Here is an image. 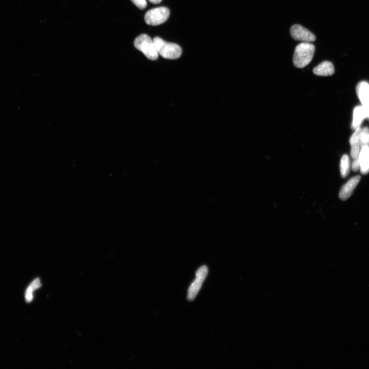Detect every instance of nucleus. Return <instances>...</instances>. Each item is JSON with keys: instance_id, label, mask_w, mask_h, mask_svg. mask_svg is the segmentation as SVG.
I'll list each match as a JSON object with an SVG mask.
<instances>
[{"instance_id": "nucleus-14", "label": "nucleus", "mask_w": 369, "mask_h": 369, "mask_svg": "<svg viewBox=\"0 0 369 369\" xmlns=\"http://www.w3.org/2000/svg\"><path fill=\"white\" fill-rule=\"evenodd\" d=\"M361 141L362 146L369 145V128L367 127L362 128Z\"/></svg>"}, {"instance_id": "nucleus-11", "label": "nucleus", "mask_w": 369, "mask_h": 369, "mask_svg": "<svg viewBox=\"0 0 369 369\" xmlns=\"http://www.w3.org/2000/svg\"><path fill=\"white\" fill-rule=\"evenodd\" d=\"M334 72V64L329 61L321 63L313 70V72L319 76H330L333 75Z\"/></svg>"}, {"instance_id": "nucleus-13", "label": "nucleus", "mask_w": 369, "mask_h": 369, "mask_svg": "<svg viewBox=\"0 0 369 369\" xmlns=\"http://www.w3.org/2000/svg\"><path fill=\"white\" fill-rule=\"evenodd\" d=\"M362 128L358 127L355 130L353 134L350 139V144L351 147H362L361 141Z\"/></svg>"}, {"instance_id": "nucleus-12", "label": "nucleus", "mask_w": 369, "mask_h": 369, "mask_svg": "<svg viewBox=\"0 0 369 369\" xmlns=\"http://www.w3.org/2000/svg\"><path fill=\"white\" fill-rule=\"evenodd\" d=\"M350 169V160L349 156L344 155L340 162V174L342 177H346L349 174Z\"/></svg>"}, {"instance_id": "nucleus-4", "label": "nucleus", "mask_w": 369, "mask_h": 369, "mask_svg": "<svg viewBox=\"0 0 369 369\" xmlns=\"http://www.w3.org/2000/svg\"><path fill=\"white\" fill-rule=\"evenodd\" d=\"M170 16L169 9L165 7H159L150 9L145 15L146 23L152 26H157L165 23Z\"/></svg>"}, {"instance_id": "nucleus-17", "label": "nucleus", "mask_w": 369, "mask_h": 369, "mask_svg": "<svg viewBox=\"0 0 369 369\" xmlns=\"http://www.w3.org/2000/svg\"><path fill=\"white\" fill-rule=\"evenodd\" d=\"M352 169L354 172H357L360 170V163H359L358 158L353 159V161L351 165Z\"/></svg>"}, {"instance_id": "nucleus-6", "label": "nucleus", "mask_w": 369, "mask_h": 369, "mask_svg": "<svg viewBox=\"0 0 369 369\" xmlns=\"http://www.w3.org/2000/svg\"><path fill=\"white\" fill-rule=\"evenodd\" d=\"M292 38L302 42H311L316 40V36L303 26L300 25L292 26L290 30Z\"/></svg>"}, {"instance_id": "nucleus-5", "label": "nucleus", "mask_w": 369, "mask_h": 369, "mask_svg": "<svg viewBox=\"0 0 369 369\" xmlns=\"http://www.w3.org/2000/svg\"><path fill=\"white\" fill-rule=\"evenodd\" d=\"M208 273V269L206 266H203L197 270L196 272V279L188 290L187 299L189 301H193L195 299L202 287Z\"/></svg>"}, {"instance_id": "nucleus-10", "label": "nucleus", "mask_w": 369, "mask_h": 369, "mask_svg": "<svg viewBox=\"0 0 369 369\" xmlns=\"http://www.w3.org/2000/svg\"><path fill=\"white\" fill-rule=\"evenodd\" d=\"M358 158L361 173L363 175L369 173V145L362 146Z\"/></svg>"}, {"instance_id": "nucleus-16", "label": "nucleus", "mask_w": 369, "mask_h": 369, "mask_svg": "<svg viewBox=\"0 0 369 369\" xmlns=\"http://www.w3.org/2000/svg\"><path fill=\"white\" fill-rule=\"evenodd\" d=\"M138 8L144 9L147 6L146 0H131Z\"/></svg>"}, {"instance_id": "nucleus-18", "label": "nucleus", "mask_w": 369, "mask_h": 369, "mask_svg": "<svg viewBox=\"0 0 369 369\" xmlns=\"http://www.w3.org/2000/svg\"><path fill=\"white\" fill-rule=\"evenodd\" d=\"M149 1L153 4H158L161 2L162 0H149Z\"/></svg>"}, {"instance_id": "nucleus-7", "label": "nucleus", "mask_w": 369, "mask_h": 369, "mask_svg": "<svg viewBox=\"0 0 369 369\" xmlns=\"http://www.w3.org/2000/svg\"><path fill=\"white\" fill-rule=\"evenodd\" d=\"M356 93L369 118V84L366 81L359 82L357 85Z\"/></svg>"}, {"instance_id": "nucleus-9", "label": "nucleus", "mask_w": 369, "mask_h": 369, "mask_svg": "<svg viewBox=\"0 0 369 369\" xmlns=\"http://www.w3.org/2000/svg\"><path fill=\"white\" fill-rule=\"evenodd\" d=\"M366 118H369V116L365 108L362 105L356 106L353 111L352 128L355 130L360 127L364 120Z\"/></svg>"}, {"instance_id": "nucleus-3", "label": "nucleus", "mask_w": 369, "mask_h": 369, "mask_svg": "<svg viewBox=\"0 0 369 369\" xmlns=\"http://www.w3.org/2000/svg\"><path fill=\"white\" fill-rule=\"evenodd\" d=\"M134 45L139 51L142 52L147 58L155 61L158 59V54L154 40L147 35L142 34L135 39Z\"/></svg>"}, {"instance_id": "nucleus-8", "label": "nucleus", "mask_w": 369, "mask_h": 369, "mask_svg": "<svg viewBox=\"0 0 369 369\" xmlns=\"http://www.w3.org/2000/svg\"><path fill=\"white\" fill-rule=\"evenodd\" d=\"M361 177L359 176H355L349 180L342 187L339 194L340 199L346 201L352 194L354 189L360 182Z\"/></svg>"}, {"instance_id": "nucleus-1", "label": "nucleus", "mask_w": 369, "mask_h": 369, "mask_svg": "<svg viewBox=\"0 0 369 369\" xmlns=\"http://www.w3.org/2000/svg\"><path fill=\"white\" fill-rule=\"evenodd\" d=\"M315 50V46L310 42H302L299 44L296 47L293 58L296 67L299 69L306 67L313 59Z\"/></svg>"}, {"instance_id": "nucleus-15", "label": "nucleus", "mask_w": 369, "mask_h": 369, "mask_svg": "<svg viewBox=\"0 0 369 369\" xmlns=\"http://www.w3.org/2000/svg\"><path fill=\"white\" fill-rule=\"evenodd\" d=\"M35 289L30 285L27 288L25 293V300L27 302H31L33 299V293Z\"/></svg>"}, {"instance_id": "nucleus-2", "label": "nucleus", "mask_w": 369, "mask_h": 369, "mask_svg": "<svg viewBox=\"0 0 369 369\" xmlns=\"http://www.w3.org/2000/svg\"><path fill=\"white\" fill-rule=\"evenodd\" d=\"M154 41L158 54L169 60L178 59L182 55L181 47L175 43L167 42L159 37H156Z\"/></svg>"}]
</instances>
